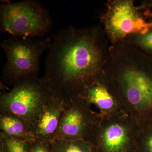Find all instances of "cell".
Here are the masks:
<instances>
[{"label":"cell","instance_id":"obj_1","mask_svg":"<svg viewBox=\"0 0 152 152\" xmlns=\"http://www.w3.org/2000/svg\"><path fill=\"white\" fill-rule=\"evenodd\" d=\"M109 42L99 26L62 29L53 36L42 78L65 102L79 97L102 75Z\"/></svg>","mask_w":152,"mask_h":152},{"label":"cell","instance_id":"obj_2","mask_svg":"<svg viewBox=\"0 0 152 152\" xmlns=\"http://www.w3.org/2000/svg\"><path fill=\"white\" fill-rule=\"evenodd\" d=\"M103 77L142 131L152 125V57L121 42L110 45Z\"/></svg>","mask_w":152,"mask_h":152},{"label":"cell","instance_id":"obj_3","mask_svg":"<svg viewBox=\"0 0 152 152\" xmlns=\"http://www.w3.org/2000/svg\"><path fill=\"white\" fill-rule=\"evenodd\" d=\"M52 39H39L12 37L4 40L1 46L7 57L1 79L6 84L13 86L27 79L38 77L40 57L49 49Z\"/></svg>","mask_w":152,"mask_h":152},{"label":"cell","instance_id":"obj_4","mask_svg":"<svg viewBox=\"0 0 152 152\" xmlns=\"http://www.w3.org/2000/svg\"><path fill=\"white\" fill-rule=\"evenodd\" d=\"M1 31L13 37H45L53 26L48 11L39 2L26 0L0 6Z\"/></svg>","mask_w":152,"mask_h":152},{"label":"cell","instance_id":"obj_5","mask_svg":"<svg viewBox=\"0 0 152 152\" xmlns=\"http://www.w3.org/2000/svg\"><path fill=\"white\" fill-rule=\"evenodd\" d=\"M134 0H108L106 10L100 17L109 42L115 45L134 34H143L152 27L148 19L150 10H140Z\"/></svg>","mask_w":152,"mask_h":152},{"label":"cell","instance_id":"obj_6","mask_svg":"<svg viewBox=\"0 0 152 152\" xmlns=\"http://www.w3.org/2000/svg\"><path fill=\"white\" fill-rule=\"evenodd\" d=\"M142 131L126 113L101 118L89 141L95 152H137Z\"/></svg>","mask_w":152,"mask_h":152},{"label":"cell","instance_id":"obj_7","mask_svg":"<svg viewBox=\"0 0 152 152\" xmlns=\"http://www.w3.org/2000/svg\"><path fill=\"white\" fill-rule=\"evenodd\" d=\"M52 92L42 78L24 80L8 92L1 93L0 111L14 114L31 125Z\"/></svg>","mask_w":152,"mask_h":152},{"label":"cell","instance_id":"obj_8","mask_svg":"<svg viewBox=\"0 0 152 152\" xmlns=\"http://www.w3.org/2000/svg\"><path fill=\"white\" fill-rule=\"evenodd\" d=\"M101 117L83 99L77 97L65 102L56 139L89 141Z\"/></svg>","mask_w":152,"mask_h":152},{"label":"cell","instance_id":"obj_9","mask_svg":"<svg viewBox=\"0 0 152 152\" xmlns=\"http://www.w3.org/2000/svg\"><path fill=\"white\" fill-rule=\"evenodd\" d=\"M65 102L53 91L32 124L36 138L50 142L56 139Z\"/></svg>","mask_w":152,"mask_h":152},{"label":"cell","instance_id":"obj_10","mask_svg":"<svg viewBox=\"0 0 152 152\" xmlns=\"http://www.w3.org/2000/svg\"><path fill=\"white\" fill-rule=\"evenodd\" d=\"M79 97L83 99L92 108L94 107L95 111L101 118L126 113L116 97L106 84L103 75L89 85Z\"/></svg>","mask_w":152,"mask_h":152},{"label":"cell","instance_id":"obj_11","mask_svg":"<svg viewBox=\"0 0 152 152\" xmlns=\"http://www.w3.org/2000/svg\"><path fill=\"white\" fill-rule=\"evenodd\" d=\"M0 129L1 132L11 137L27 141L36 138L31 124L10 113H1Z\"/></svg>","mask_w":152,"mask_h":152},{"label":"cell","instance_id":"obj_12","mask_svg":"<svg viewBox=\"0 0 152 152\" xmlns=\"http://www.w3.org/2000/svg\"><path fill=\"white\" fill-rule=\"evenodd\" d=\"M52 145L53 152H95L91 142L83 139H56Z\"/></svg>","mask_w":152,"mask_h":152},{"label":"cell","instance_id":"obj_13","mask_svg":"<svg viewBox=\"0 0 152 152\" xmlns=\"http://www.w3.org/2000/svg\"><path fill=\"white\" fill-rule=\"evenodd\" d=\"M121 42L136 47L152 57V27L145 34L130 35Z\"/></svg>","mask_w":152,"mask_h":152},{"label":"cell","instance_id":"obj_14","mask_svg":"<svg viewBox=\"0 0 152 152\" xmlns=\"http://www.w3.org/2000/svg\"><path fill=\"white\" fill-rule=\"evenodd\" d=\"M30 141L6 135L0 133V152H28Z\"/></svg>","mask_w":152,"mask_h":152},{"label":"cell","instance_id":"obj_15","mask_svg":"<svg viewBox=\"0 0 152 152\" xmlns=\"http://www.w3.org/2000/svg\"><path fill=\"white\" fill-rule=\"evenodd\" d=\"M137 152H152V125L141 132L138 142Z\"/></svg>","mask_w":152,"mask_h":152},{"label":"cell","instance_id":"obj_16","mask_svg":"<svg viewBox=\"0 0 152 152\" xmlns=\"http://www.w3.org/2000/svg\"><path fill=\"white\" fill-rule=\"evenodd\" d=\"M28 152H53L52 142L36 138L30 141Z\"/></svg>","mask_w":152,"mask_h":152},{"label":"cell","instance_id":"obj_17","mask_svg":"<svg viewBox=\"0 0 152 152\" xmlns=\"http://www.w3.org/2000/svg\"><path fill=\"white\" fill-rule=\"evenodd\" d=\"M140 10H150L152 9V0H144L140 2L138 6H137Z\"/></svg>","mask_w":152,"mask_h":152},{"label":"cell","instance_id":"obj_18","mask_svg":"<svg viewBox=\"0 0 152 152\" xmlns=\"http://www.w3.org/2000/svg\"><path fill=\"white\" fill-rule=\"evenodd\" d=\"M148 21L149 22V23H151L152 24V16L151 17H150L148 19Z\"/></svg>","mask_w":152,"mask_h":152}]
</instances>
